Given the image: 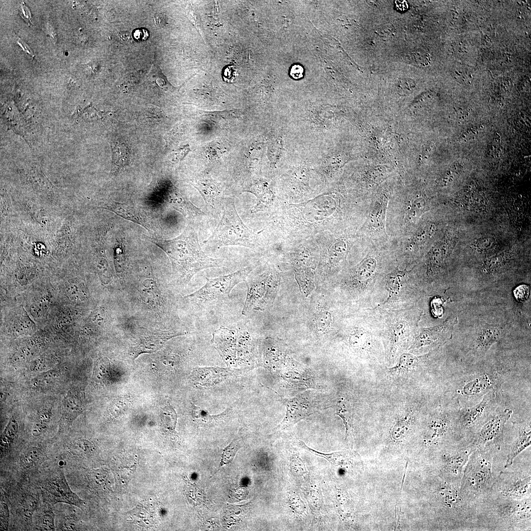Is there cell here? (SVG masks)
<instances>
[{"label": "cell", "instance_id": "cell-34", "mask_svg": "<svg viewBox=\"0 0 531 531\" xmlns=\"http://www.w3.org/2000/svg\"><path fill=\"white\" fill-rule=\"evenodd\" d=\"M422 200L415 199L408 203L406 206V213L409 220L415 219L423 210L424 203Z\"/></svg>", "mask_w": 531, "mask_h": 531}, {"label": "cell", "instance_id": "cell-12", "mask_svg": "<svg viewBox=\"0 0 531 531\" xmlns=\"http://www.w3.org/2000/svg\"><path fill=\"white\" fill-rule=\"evenodd\" d=\"M104 205L101 207L109 209L120 217L138 224L148 230L150 229V225L145 214L134 205L113 201L105 203Z\"/></svg>", "mask_w": 531, "mask_h": 531}, {"label": "cell", "instance_id": "cell-10", "mask_svg": "<svg viewBox=\"0 0 531 531\" xmlns=\"http://www.w3.org/2000/svg\"><path fill=\"white\" fill-rule=\"evenodd\" d=\"M183 335L174 331L152 332L140 336L132 348L134 358L144 353H151L159 350L169 339Z\"/></svg>", "mask_w": 531, "mask_h": 531}, {"label": "cell", "instance_id": "cell-3", "mask_svg": "<svg viewBox=\"0 0 531 531\" xmlns=\"http://www.w3.org/2000/svg\"><path fill=\"white\" fill-rule=\"evenodd\" d=\"M250 271V269L246 267L227 275L207 278L203 287L185 298L199 303H206L228 297L235 286L245 281Z\"/></svg>", "mask_w": 531, "mask_h": 531}, {"label": "cell", "instance_id": "cell-42", "mask_svg": "<svg viewBox=\"0 0 531 531\" xmlns=\"http://www.w3.org/2000/svg\"><path fill=\"white\" fill-rule=\"evenodd\" d=\"M59 529L61 531L77 530V522L73 517H67L61 521Z\"/></svg>", "mask_w": 531, "mask_h": 531}, {"label": "cell", "instance_id": "cell-20", "mask_svg": "<svg viewBox=\"0 0 531 531\" xmlns=\"http://www.w3.org/2000/svg\"><path fill=\"white\" fill-rule=\"evenodd\" d=\"M298 444L303 449L312 454L323 457L331 463L337 466H346L350 460L351 453L349 451H340L329 454L324 453L315 450L307 446L303 442L298 441Z\"/></svg>", "mask_w": 531, "mask_h": 531}, {"label": "cell", "instance_id": "cell-26", "mask_svg": "<svg viewBox=\"0 0 531 531\" xmlns=\"http://www.w3.org/2000/svg\"><path fill=\"white\" fill-rule=\"evenodd\" d=\"M170 202L177 209L189 215L204 214L203 212L191 203L187 202L180 194L175 193L170 197Z\"/></svg>", "mask_w": 531, "mask_h": 531}, {"label": "cell", "instance_id": "cell-43", "mask_svg": "<svg viewBox=\"0 0 531 531\" xmlns=\"http://www.w3.org/2000/svg\"><path fill=\"white\" fill-rule=\"evenodd\" d=\"M19 12L22 18L24 19L29 25H30L31 23L30 12L28 7L24 3H22L21 4L19 8Z\"/></svg>", "mask_w": 531, "mask_h": 531}, {"label": "cell", "instance_id": "cell-39", "mask_svg": "<svg viewBox=\"0 0 531 531\" xmlns=\"http://www.w3.org/2000/svg\"><path fill=\"white\" fill-rule=\"evenodd\" d=\"M331 315L327 311L318 313L316 319V326L320 331L325 329L331 322Z\"/></svg>", "mask_w": 531, "mask_h": 531}, {"label": "cell", "instance_id": "cell-18", "mask_svg": "<svg viewBox=\"0 0 531 531\" xmlns=\"http://www.w3.org/2000/svg\"><path fill=\"white\" fill-rule=\"evenodd\" d=\"M530 487V477L518 478L504 486L502 493L507 497L521 498L527 494Z\"/></svg>", "mask_w": 531, "mask_h": 531}, {"label": "cell", "instance_id": "cell-25", "mask_svg": "<svg viewBox=\"0 0 531 531\" xmlns=\"http://www.w3.org/2000/svg\"><path fill=\"white\" fill-rule=\"evenodd\" d=\"M18 430V425L17 421L13 417H11L1 437L0 448L1 451H5L10 446Z\"/></svg>", "mask_w": 531, "mask_h": 531}, {"label": "cell", "instance_id": "cell-6", "mask_svg": "<svg viewBox=\"0 0 531 531\" xmlns=\"http://www.w3.org/2000/svg\"><path fill=\"white\" fill-rule=\"evenodd\" d=\"M286 415L277 429L285 430L291 427L317 410L312 400L305 393L288 400L286 403Z\"/></svg>", "mask_w": 531, "mask_h": 531}, {"label": "cell", "instance_id": "cell-29", "mask_svg": "<svg viewBox=\"0 0 531 531\" xmlns=\"http://www.w3.org/2000/svg\"><path fill=\"white\" fill-rule=\"evenodd\" d=\"M66 417L68 420H72L77 416L81 408V401L77 396V393L68 395L65 399L64 403Z\"/></svg>", "mask_w": 531, "mask_h": 531}, {"label": "cell", "instance_id": "cell-27", "mask_svg": "<svg viewBox=\"0 0 531 531\" xmlns=\"http://www.w3.org/2000/svg\"><path fill=\"white\" fill-rule=\"evenodd\" d=\"M377 262L373 258H366L357 270V277L362 283H366L375 273Z\"/></svg>", "mask_w": 531, "mask_h": 531}, {"label": "cell", "instance_id": "cell-48", "mask_svg": "<svg viewBox=\"0 0 531 531\" xmlns=\"http://www.w3.org/2000/svg\"><path fill=\"white\" fill-rule=\"evenodd\" d=\"M396 6L399 9L404 10L408 8L407 1L405 0H398L396 1Z\"/></svg>", "mask_w": 531, "mask_h": 531}, {"label": "cell", "instance_id": "cell-35", "mask_svg": "<svg viewBox=\"0 0 531 531\" xmlns=\"http://www.w3.org/2000/svg\"><path fill=\"white\" fill-rule=\"evenodd\" d=\"M37 504L36 499L31 495H27L22 502L23 513L27 519H31Z\"/></svg>", "mask_w": 531, "mask_h": 531}, {"label": "cell", "instance_id": "cell-30", "mask_svg": "<svg viewBox=\"0 0 531 531\" xmlns=\"http://www.w3.org/2000/svg\"><path fill=\"white\" fill-rule=\"evenodd\" d=\"M486 396L478 404L468 410L465 414L463 422L465 426L472 424L482 414L488 403Z\"/></svg>", "mask_w": 531, "mask_h": 531}, {"label": "cell", "instance_id": "cell-4", "mask_svg": "<svg viewBox=\"0 0 531 531\" xmlns=\"http://www.w3.org/2000/svg\"><path fill=\"white\" fill-rule=\"evenodd\" d=\"M272 276L264 275L247 282V295L242 314L247 315L251 311L263 310L270 304L275 293Z\"/></svg>", "mask_w": 531, "mask_h": 531}, {"label": "cell", "instance_id": "cell-11", "mask_svg": "<svg viewBox=\"0 0 531 531\" xmlns=\"http://www.w3.org/2000/svg\"><path fill=\"white\" fill-rule=\"evenodd\" d=\"M211 342L222 357L227 361L236 357L238 331L221 326L212 334Z\"/></svg>", "mask_w": 531, "mask_h": 531}, {"label": "cell", "instance_id": "cell-33", "mask_svg": "<svg viewBox=\"0 0 531 531\" xmlns=\"http://www.w3.org/2000/svg\"><path fill=\"white\" fill-rule=\"evenodd\" d=\"M70 448L75 452L88 454L93 451L94 445L87 440L80 439L73 441L70 444Z\"/></svg>", "mask_w": 531, "mask_h": 531}, {"label": "cell", "instance_id": "cell-41", "mask_svg": "<svg viewBox=\"0 0 531 531\" xmlns=\"http://www.w3.org/2000/svg\"><path fill=\"white\" fill-rule=\"evenodd\" d=\"M190 150L188 145L179 148L172 153L170 157V161L173 163H177L181 161Z\"/></svg>", "mask_w": 531, "mask_h": 531}, {"label": "cell", "instance_id": "cell-44", "mask_svg": "<svg viewBox=\"0 0 531 531\" xmlns=\"http://www.w3.org/2000/svg\"><path fill=\"white\" fill-rule=\"evenodd\" d=\"M521 289L520 291L519 289L517 288L514 291V295L517 299L523 300L526 298L529 295V287L522 285L519 286Z\"/></svg>", "mask_w": 531, "mask_h": 531}, {"label": "cell", "instance_id": "cell-24", "mask_svg": "<svg viewBox=\"0 0 531 531\" xmlns=\"http://www.w3.org/2000/svg\"><path fill=\"white\" fill-rule=\"evenodd\" d=\"M41 450L36 446H30L21 454L20 463L24 469H30L36 465L41 458Z\"/></svg>", "mask_w": 531, "mask_h": 531}, {"label": "cell", "instance_id": "cell-14", "mask_svg": "<svg viewBox=\"0 0 531 531\" xmlns=\"http://www.w3.org/2000/svg\"><path fill=\"white\" fill-rule=\"evenodd\" d=\"M387 199H381L374 205L371 209L368 221L370 230L374 232H384L385 214Z\"/></svg>", "mask_w": 531, "mask_h": 531}, {"label": "cell", "instance_id": "cell-1", "mask_svg": "<svg viewBox=\"0 0 531 531\" xmlns=\"http://www.w3.org/2000/svg\"><path fill=\"white\" fill-rule=\"evenodd\" d=\"M149 238L166 253L173 269L184 282H188L203 269L219 267L222 262L221 259L213 258L205 253L199 245L197 232L190 226L172 239Z\"/></svg>", "mask_w": 531, "mask_h": 531}, {"label": "cell", "instance_id": "cell-5", "mask_svg": "<svg viewBox=\"0 0 531 531\" xmlns=\"http://www.w3.org/2000/svg\"><path fill=\"white\" fill-rule=\"evenodd\" d=\"M43 493L46 500L52 504L63 502L80 508L85 505V502L70 489L62 471L45 484Z\"/></svg>", "mask_w": 531, "mask_h": 531}, {"label": "cell", "instance_id": "cell-17", "mask_svg": "<svg viewBox=\"0 0 531 531\" xmlns=\"http://www.w3.org/2000/svg\"><path fill=\"white\" fill-rule=\"evenodd\" d=\"M335 413L343 420L346 429V439H350L354 419V410L351 402L344 397L340 398L335 405Z\"/></svg>", "mask_w": 531, "mask_h": 531}, {"label": "cell", "instance_id": "cell-38", "mask_svg": "<svg viewBox=\"0 0 531 531\" xmlns=\"http://www.w3.org/2000/svg\"><path fill=\"white\" fill-rule=\"evenodd\" d=\"M240 440L239 439H235L224 450L222 462L223 464L229 463L233 459L234 454L236 452L239 447Z\"/></svg>", "mask_w": 531, "mask_h": 531}, {"label": "cell", "instance_id": "cell-32", "mask_svg": "<svg viewBox=\"0 0 531 531\" xmlns=\"http://www.w3.org/2000/svg\"><path fill=\"white\" fill-rule=\"evenodd\" d=\"M51 418L49 412L42 413L37 417L33 426L32 435L37 437L41 435L47 428Z\"/></svg>", "mask_w": 531, "mask_h": 531}, {"label": "cell", "instance_id": "cell-45", "mask_svg": "<svg viewBox=\"0 0 531 531\" xmlns=\"http://www.w3.org/2000/svg\"><path fill=\"white\" fill-rule=\"evenodd\" d=\"M304 69L298 64L294 65L290 70V75L295 79H299L303 76Z\"/></svg>", "mask_w": 531, "mask_h": 531}, {"label": "cell", "instance_id": "cell-9", "mask_svg": "<svg viewBox=\"0 0 531 531\" xmlns=\"http://www.w3.org/2000/svg\"><path fill=\"white\" fill-rule=\"evenodd\" d=\"M469 466L466 480L470 489L479 491L485 488L491 478L490 460L485 457L478 456Z\"/></svg>", "mask_w": 531, "mask_h": 531}, {"label": "cell", "instance_id": "cell-49", "mask_svg": "<svg viewBox=\"0 0 531 531\" xmlns=\"http://www.w3.org/2000/svg\"><path fill=\"white\" fill-rule=\"evenodd\" d=\"M155 20L156 24L160 26L163 25L165 22L164 17L161 14H155Z\"/></svg>", "mask_w": 531, "mask_h": 531}, {"label": "cell", "instance_id": "cell-40", "mask_svg": "<svg viewBox=\"0 0 531 531\" xmlns=\"http://www.w3.org/2000/svg\"><path fill=\"white\" fill-rule=\"evenodd\" d=\"M115 264L116 269L118 272H122L124 266V248L121 244L118 245L116 248Z\"/></svg>", "mask_w": 531, "mask_h": 531}, {"label": "cell", "instance_id": "cell-36", "mask_svg": "<svg viewBox=\"0 0 531 531\" xmlns=\"http://www.w3.org/2000/svg\"><path fill=\"white\" fill-rule=\"evenodd\" d=\"M0 495V531H7L9 525V510L6 500L3 499V494H1Z\"/></svg>", "mask_w": 531, "mask_h": 531}, {"label": "cell", "instance_id": "cell-23", "mask_svg": "<svg viewBox=\"0 0 531 531\" xmlns=\"http://www.w3.org/2000/svg\"><path fill=\"white\" fill-rule=\"evenodd\" d=\"M193 185L199 191L206 204L213 206L218 194L215 185L211 182H205L204 180H199Z\"/></svg>", "mask_w": 531, "mask_h": 531}, {"label": "cell", "instance_id": "cell-22", "mask_svg": "<svg viewBox=\"0 0 531 531\" xmlns=\"http://www.w3.org/2000/svg\"><path fill=\"white\" fill-rule=\"evenodd\" d=\"M409 333V325L406 322H397L393 328L390 355L394 356L397 351L401 348L407 340Z\"/></svg>", "mask_w": 531, "mask_h": 531}, {"label": "cell", "instance_id": "cell-19", "mask_svg": "<svg viewBox=\"0 0 531 531\" xmlns=\"http://www.w3.org/2000/svg\"><path fill=\"white\" fill-rule=\"evenodd\" d=\"M531 433L530 427L521 431L520 435L512 446L507 456L504 468L510 466L515 458L531 444Z\"/></svg>", "mask_w": 531, "mask_h": 531}, {"label": "cell", "instance_id": "cell-8", "mask_svg": "<svg viewBox=\"0 0 531 531\" xmlns=\"http://www.w3.org/2000/svg\"><path fill=\"white\" fill-rule=\"evenodd\" d=\"M473 350L482 354L503 336L506 325L503 324L478 323L475 325Z\"/></svg>", "mask_w": 531, "mask_h": 531}, {"label": "cell", "instance_id": "cell-21", "mask_svg": "<svg viewBox=\"0 0 531 531\" xmlns=\"http://www.w3.org/2000/svg\"><path fill=\"white\" fill-rule=\"evenodd\" d=\"M419 359L411 354L404 353L400 357L398 363L389 369L392 374L404 375L411 373L418 366Z\"/></svg>", "mask_w": 531, "mask_h": 531}, {"label": "cell", "instance_id": "cell-47", "mask_svg": "<svg viewBox=\"0 0 531 531\" xmlns=\"http://www.w3.org/2000/svg\"><path fill=\"white\" fill-rule=\"evenodd\" d=\"M17 43L27 53L30 54L32 57L34 56L30 48L23 41L19 39L17 41Z\"/></svg>", "mask_w": 531, "mask_h": 531}, {"label": "cell", "instance_id": "cell-13", "mask_svg": "<svg viewBox=\"0 0 531 531\" xmlns=\"http://www.w3.org/2000/svg\"><path fill=\"white\" fill-rule=\"evenodd\" d=\"M227 369L221 368L204 367L195 369L191 373V380L196 385L211 386L222 381L228 375Z\"/></svg>", "mask_w": 531, "mask_h": 531}, {"label": "cell", "instance_id": "cell-16", "mask_svg": "<svg viewBox=\"0 0 531 531\" xmlns=\"http://www.w3.org/2000/svg\"><path fill=\"white\" fill-rule=\"evenodd\" d=\"M112 152V172L116 174L128 165L130 161V153L127 145L119 141L111 143Z\"/></svg>", "mask_w": 531, "mask_h": 531}, {"label": "cell", "instance_id": "cell-28", "mask_svg": "<svg viewBox=\"0 0 531 531\" xmlns=\"http://www.w3.org/2000/svg\"><path fill=\"white\" fill-rule=\"evenodd\" d=\"M470 453L466 451H461L451 456L448 460V469L453 473L457 474L461 472L463 467L469 460Z\"/></svg>", "mask_w": 531, "mask_h": 531}, {"label": "cell", "instance_id": "cell-46", "mask_svg": "<svg viewBox=\"0 0 531 531\" xmlns=\"http://www.w3.org/2000/svg\"><path fill=\"white\" fill-rule=\"evenodd\" d=\"M148 36V31L145 29H138L134 33V37L138 40H146Z\"/></svg>", "mask_w": 531, "mask_h": 531}, {"label": "cell", "instance_id": "cell-50", "mask_svg": "<svg viewBox=\"0 0 531 531\" xmlns=\"http://www.w3.org/2000/svg\"><path fill=\"white\" fill-rule=\"evenodd\" d=\"M119 35L121 39L125 41H129L131 39V36L130 33L128 32H120V33H119Z\"/></svg>", "mask_w": 531, "mask_h": 531}, {"label": "cell", "instance_id": "cell-15", "mask_svg": "<svg viewBox=\"0 0 531 531\" xmlns=\"http://www.w3.org/2000/svg\"><path fill=\"white\" fill-rule=\"evenodd\" d=\"M509 416V413L495 415L485 423L482 427L480 436L482 442H488L493 440L501 432L504 424Z\"/></svg>", "mask_w": 531, "mask_h": 531}, {"label": "cell", "instance_id": "cell-31", "mask_svg": "<svg viewBox=\"0 0 531 531\" xmlns=\"http://www.w3.org/2000/svg\"><path fill=\"white\" fill-rule=\"evenodd\" d=\"M60 375L57 370H51L42 372L31 380V384L35 387L46 386L57 380Z\"/></svg>", "mask_w": 531, "mask_h": 531}, {"label": "cell", "instance_id": "cell-37", "mask_svg": "<svg viewBox=\"0 0 531 531\" xmlns=\"http://www.w3.org/2000/svg\"><path fill=\"white\" fill-rule=\"evenodd\" d=\"M39 527L42 531H54V515L51 510L45 511L39 520Z\"/></svg>", "mask_w": 531, "mask_h": 531}, {"label": "cell", "instance_id": "cell-7", "mask_svg": "<svg viewBox=\"0 0 531 531\" xmlns=\"http://www.w3.org/2000/svg\"><path fill=\"white\" fill-rule=\"evenodd\" d=\"M457 323L456 317L447 319L442 323L433 327L423 328L416 335L413 347L420 349L433 346L450 335Z\"/></svg>", "mask_w": 531, "mask_h": 531}, {"label": "cell", "instance_id": "cell-2", "mask_svg": "<svg viewBox=\"0 0 531 531\" xmlns=\"http://www.w3.org/2000/svg\"><path fill=\"white\" fill-rule=\"evenodd\" d=\"M253 234L239 216L233 200L225 203L223 216L210 236L204 243L207 246L220 248L229 245L251 247Z\"/></svg>", "mask_w": 531, "mask_h": 531}]
</instances>
